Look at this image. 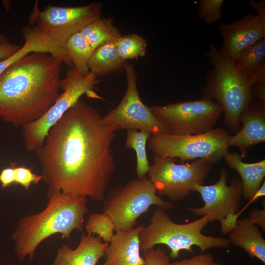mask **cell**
<instances>
[{"label":"cell","mask_w":265,"mask_h":265,"mask_svg":"<svg viewBox=\"0 0 265 265\" xmlns=\"http://www.w3.org/2000/svg\"><path fill=\"white\" fill-rule=\"evenodd\" d=\"M98 109L79 100L53 126L35 152L47 191L104 200L115 170V131Z\"/></svg>","instance_id":"6da1fadb"},{"label":"cell","mask_w":265,"mask_h":265,"mask_svg":"<svg viewBox=\"0 0 265 265\" xmlns=\"http://www.w3.org/2000/svg\"><path fill=\"white\" fill-rule=\"evenodd\" d=\"M62 63L33 52L8 67L0 75V119L19 128L44 115L60 95Z\"/></svg>","instance_id":"7a4b0ae2"},{"label":"cell","mask_w":265,"mask_h":265,"mask_svg":"<svg viewBox=\"0 0 265 265\" xmlns=\"http://www.w3.org/2000/svg\"><path fill=\"white\" fill-rule=\"evenodd\" d=\"M47 197L46 208L23 217L11 235L14 252L21 262L27 256L32 261L38 245L54 234H60L62 238L69 240L73 231H83L84 216L88 212L87 197L50 191Z\"/></svg>","instance_id":"3957f363"},{"label":"cell","mask_w":265,"mask_h":265,"mask_svg":"<svg viewBox=\"0 0 265 265\" xmlns=\"http://www.w3.org/2000/svg\"><path fill=\"white\" fill-rule=\"evenodd\" d=\"M212 66L208 69L202 97L215 100L221 107L223 123L230 131L239 129L242 111L254 100L250 76L241 72L235 62L221 53L216 45H211L205 53Z\"/></svg>","instance_id":"277c9868"},{"label":"cell","mask_w":265,"mask_h":265,"mask_svg":"<svg viewBox=\"0 0 265 265\" xmlns=\"http://www.w3.org/2000/svg\"><path fill=\"white\" fill-rule=\"evenodd\" d=\"M209 223L207 216L193 221L179 224L172 221L166 210L156 209L150 223L143 225L139 233L141 251L154 248L158 244H164L170 249L169 257L176 259L182 250L193 253V246H197L201 253L212 248H225L231 243L229 238L207 236L202 230Z\"/></svg>","instance_id":"5b68a950"},{"label":"cell","mask_w":265,"mask_h":265,"mask_svg":"<svg viewBox=\"0 0 265 265\" xmlns=\"http://www.w3.org/2000/svg\"><path fill=\"white\" fill-rule=\"evenodd\" d=\"M153 205L166 211L174 207L157 194L153 184L145 177L113 187L104 198L103 211L112 218L116 232H126L133 228L139 217Z\"/></svg>","instance_id":"8992f818"},{"label":"cell","mask_w":265,"mask_h":265,"mask_svg":"<svg viewBox=\"0 0 265 265\" xmlns=\"http://www.w3.org/2000/svg\"><path fill=\"white\" fill-rule=\"evenodd\" d=\"M231 135L222 128L193 135L167 133L152 135L148 140L150 149L158 156L178 158L180 162L205 159L216 164L229 152Z\"/></svg>","instance_id":"52a82bcc"},{"label":"cell","mask_w":265,"mask_h":265,"mask_svg":"<svg viewBox=\"0 0 265 265\" xmlns=\"http://www.w3.org/2000/svg\"><path fill=\"white\" fill-rule=\"evenodd\" d=\"M100 82L94 73L90 72L84 76L74 67L69 69L66 77L61 80V89L63 91L55 103L39 119L22 127L25 149L31 152L41 147L51 128L83 95L101 99L93 91Z\"/></svg>","instance_id":"ba28073f"},{"label":"cell","mask_w":265,"mask_h":265,"mask_svg":"<svg viewBox=\"0 0 265 265\" xmlns=\"http://www.w3.org/2000/svg\"><path fill=\"white\" fill-rule=\"evenodd\" d=\"M150 109L166 133L173 135L198 134L212 131L223 113L217 102L203 97L154 106Z\"/></svg>","instance_id":"9c48e42d"},{"label":"cell","mask_w":265,"mask_h":265,"mask_svg":"<svg viewBox=\"0 0 265 265\" xmlns=\"http://www.w3.org/2000/svg\"><path fill=\"white\" fill-rule=\"evenodd\" d=\"M154 163L147 174L158 195L174 201L188 197L195 185H203L212 163L199 159L189 163H176V159L154 155Z\"/></svg>","instance_id":"30bf717a"},{"label":"cell","mask_w":265,"mask_h":265,"mask_svg":"<svg viewBox=\"0 0 265 265\" xmlns=\"http://www.w3.org/2000/svg\"><path fill=\"white\" fill-rule=\"evenodd\" d=\"M102 3L73 7L48 5L41 10L36 2L29 20L52 41L65 49L67 40L86 25L101 17Z\"/></svg>","instance_id":"8fae6325"},{"label":"cell","mask_w":265,"mask_h":265,"mask_svg":"<svg viewBox=\"0 0 265 265\" xmlns=\"http://www.w3.org/2000/svg\"><path fill=\"white\" fill-rule=\"evenodd\" d=\"M124 70L127 80L125 94L118 105L103 116L104 124L115 131L133 129L146 131L152 135L166 133L164 127L151 111L150 107L141 100L134 66L126 62Z\"/></svg>","instance_id":"7c38bea8"},{"label":"cell","mask_w":265,"mask_h":265,"mask_svg":"<svg viewBox=\"0 0 265 265\" xmlns=\"http://www.w3.org/2000/svg\"><path fill=\"white\" fill-rule=\"evenodd\" d=\"M228 173L221 168L219 179L212 185H195L193 192L199 193L204 203L201 208L188 207L196 216H207L209 222L221 220L228 215L236 213L241 206L242 189L241 181L234 177L227 186Z\"/></svg>","instance_id":"4fadbf2b"},{"label":"cell","mask_w":265,"mask_h":265,"mask_svg":"<svg viewBox=\"0 0 265 265\" xmlns=\"http://www.w3.org/2000/svg\"><path fill=\"white\" fill-rule=\"evenodd\" d=\"M219 30L223 38L221 54L235 62L246 48L265 38V24L252 13L228 24H221Z\"/></svg>","instance_id":"5bb4252c"},{"label":"cell","mask_w":265,"mask_h":265,"mask_svg":"<svg viewBox=\"0 0 265 265\" xmlns=\"http://www.w3.org/2000/svg\"><path fill=\"white\" fill-rule=\"evenodd\" d=\"M239 121L242 127L228 141L229 146H236L242 159L249 149L265 141V104L257 100L251 101L242 111Z\"/></svg>","instance_id":"9a60e30c"},{"label":"cell","mask_w":265,"mask_h":265,"mask_svg":"<svg viewBox=\"0 0 265 265\" xmlns=\"http://www.w3.org/2000/svg\"><path fill=\"white\" fill-rule=\"evenodd\" d=\"M108 245L99 236L82 234L75 249L63 244L57 249L52 265H96Z\"/></svg>","instance_id":"2e32d148"},{"label":"cell","mask_w":265,"mask_h":265,"mask_svg":"<svg viewBox=\"0 0 265 265\" xmlns=\"http://www.w3.org/2000/svg\"><path fill=\"white\" fill-rule=\"evenodd\" d=\"M143 225L126 232H116L105 251L106 258L101 265H144L139 240V233Z\"/></svg>","instance_id":"e0dca14e"},{"label":"cell","mask_w":265,"mask_h":265,"mask_svg":"<svg viewBox=\"0 0 265 265\" xmlns=\"http://www.w3.org/2000/svg\"><path fill=\"white\" fill-rule=\"evenodd\" d=\"M23 34L24 45L15 53L0 61V75L12 64L33 52L48 53L66 65L70 64L66 50L52 41L35 26H26L23 29Z\"/></svg>","instance_id":"ac0fdd59"},{"label":"cell","mask_w":265,"mask_h":265,"mask_svg":"<svg viewBox=\"0 0 265 265\" xmlns=\"http://www.w3.org/2000/svg\"><path fill=\"white\" fill-rule=\"evenodd\" d=\"M263 231L248 217L238 219L236 227L228 234L231 243L242 248L251 259L265 263V240Z\"/></svg>","instance_id":"d6986e66"},{"label":"cell","mask_w":265,"mask_h":265,"mask_svg":"<svg viewBox=\"0 0 265 265\" xmlns=\"http://www.w3.org/2000/svg\"><path fill=\"white\" fill-rule=\"evenodd\" d=\"M227 164L239 174L242 197L250 200L259 189L265 176V159L254 163L242 161L240 154L229 152L224 158Z\"/></svg>","instance_id":"ffe728a7"},{"label":"cell","mask_w":265,"mask_h":265,"mask_svg":"<svg viewBox=\"0 0 265 265\" xmlns=\"http://www.w3.org/2000/svg\"><path fill=\"white\" fill-rule=\"evenodd\" d=\"M116 41L106 43L93 51L88 64L89 72L98 77L124 70L126 62L119 55Z\"/></svg>","instance_id":"44dd1931"},{"label":"cell","mask_w":265,"mask_h":265,"mask_svg":"<svg viewBox=\"0 0 265 265\" xmlns=\"http://www.w3.org/2000/svg\"><path fill=\"white\" fill-rule=\"evenodd\" d=\"M80 32L87 40L93 51L106 43L117 40L122 35L114 25L113 18L101 17L86 25Z\"/></svg>","instance_id":"7402d4cb"},{"label":"cell","mask_w":265,"mask_h":265,"mask_svg":"<svg viewBox=\"0 0 265 265\" xmlns=\"http://www.w3.org/2000/svg\"><path fill=\"white\" fill-rule=\"evenodd\" d=\"M65 49L73 67L82 75H88V64L93 50L82 34L78 32L69 37L66 42Z\"/></svg>","instance_id":"603a6c76"},{"label":"cell","mask_w":265,"mask_h":265,"mask_svg":"<svg viewBox=\"0 0 265 265\" xmlns=\"http://www.w3.org/2000/svg\"><path fill=\"white\" fill-rule=\"evenodd\" d=\"M151 133L144 130L130 129L127 132L126 147L133 149L136 154L137 178H142L148 174L150 165L146 153V144Z\"/></svg>","instance_id":"cb8c5ba5"},{"label":"cell","mask_w":265,"mask_h":265,"mask_svg":"<svg viewBox=\"0 0 265 265\" xmlns=\"http://www.w3.org/2000/svg\"><path fill=\"white\" fill-rule=\"evenodd\" d=\"M265 60V38L244 50L235 61L238 68L248 76Z\"/></svg>","instance_id":"d4e9b609"},{"label":"cell","mask_w":265,"mask_h":265,"mask_svg":"<svg viewBox=\"0 0 265 265\" xmlns=\"http://www.w3.org/2000/svg\"><path fill=\"white\" fill-rule=\"evenodd\" d=\"M116 47L120 57L126 62L144 56L147 42L141 35L132 33L120 36L116 41Z\"/></svg>","instance_id":"484cf974"},{"label":"cell","mask_w":265,"mask_h":265,"mask_svg":"<svg viewBox=\"0 0 265 265\" xmlns=\"http://www.w3.org/2000/svg\"><path fill=\"white\" fill-rule=\"evenodd\" d=\"M114 229L112 218L106 212L91 214L85 227L88 234L97 235L108 243L111 241L114 236Z\"/></svg>","instance_id":"4316f807"},{"label":"cell","mask_w":265,"mask_h":265,"mask_svg":"<svg viewBox=\"0 0 265 265\" xmlns=\"http://www.w3.org/2000/svg\"><path fill=\"white\" fill-rule=\"evenodd\" d=\"M224 0H201L198 2L197 15L200 19L209 24L220 20Z\"/></svg>","instance_id":"83f0119b"},{"label":"cell","mask_w":265,"mask_h":265,"mask_svg":"<svg viewBox=\"0 0 265 265\" xmlns=\"http://www.w3.org/2000/svg\"><path fill=\"white\" fill-rule=\"evenodd\" d=\"M265 195V181H263L259 189L254 196L248 201L247 204L236 213L228 215L225 218L220 220L221 233L223 235L229 234L236 227L238 218L241 213L253 202L259 198Z\"/></svg>","instance_id":"f1b7e54d"},{"label":"cell","mask_w":265,"mask_h":265,"mask_svg":"<svg viewBox=\"0 0 265 265\" xmlns=\"http://www.w3.org/2000/svg\"><path fill=\"white\" fill-rule=\"evenodd\" d=\"M15 182L16 185H20L28 190L31 185H37L43 179L42 175L33 173L31 169L24 166H16L14 164Z\"/></svg>","instance_id":"f546056e"},{"label":"cell","mask_w":265,"mask_h":265,"mask_svg":"<svg viewBox=\"0 0 265 265\" xmlns=\"http://www.w3.org/2000/svg\"><path fill=\"white\" fill-rule=\"evenodd\" d=\"M144 265H169L170 259L166 251L159 247L143 252Z\"/></svg>","instance_id":"4dcf8cb0"},{"label":"cell","mask_w":265,"mask_h":265,"mask_svg":"<svg viewBox=\"0 0 265 265\" xmlns=\"http://www.w3.org/2000/svg\"><path fill=\"white\" fill-rule=\"evenodd\" d=\"M169 265H220V264L214 261L213 256L211 253H201L189 258L170 262Z\"/></svg>","instance_id":"1f68e13d"},{"label":"cell","mask_w":265,"mask_h":265,"mask_svg":"<svg viewBox=\"0 0 265 265\" xmlns=\"http://www.w3.org/2000/svg\"><path fill=\"white\" fill-rule=\"evenodd\" d=\"M14 163H11V167L3 169L0 173V183L3 189H5L12 184H14Z\"/></svg>","instance_id":"d6a6232c"},{"label":"cell","mask_w":265,"mask_h":265,"mask_svg":"<svg viewBox=\"0 0 265 265\" xmlns=\"http://www.w3.org/2000/svg\"><path fill=\"white\" fill-rule=\"evenodd\" d=\"M250 220L254 224L260 226L262 231H265V208L261 210L259 209H253L249 212Z\"/></svg>","instance_id":"836d02e7"},{"label":"cell","mask_w":265,"mask_h":265,"mask_svg":"<svg viewBox=\"0 0 265 265\" xmlns=\"http://www.w3.org/2000/svg\"><path fill=\"white\" fill-rule=\"evenodd\" d=\"M21 46L9 42L0 43V61L5 59L17 52Z\"/></svg>","instance_id":"e575fe53"},{"label":"cell","mask_w":265,"mask_h":265,"mask_svg":"<svg viewBox=\"0 0 265 265\" xmlns=\"http://www.w3.org/2000/svg\"><path fill=\"white\" fill-rule=\"evenodd\" d=\"M253 99L265 104V83H255L251 87Z\"/></svg>","instance_id":"d590c367"},{"label":"cell","mask_w":265,"mask_h":265,"mask_svg":"<svg viewBox=\"0 0 265 265\" xmlns=\"http://www.w3.org/2000/svg\"><path fill=\"white\" fill-rule=\"evenodd\" d=\"M253 84L255 83H265V60H264L250 76Z\"/></svg>","instance_id":"8d00e7d4"},{"label":"cell","mask_w":265,"mask_h":265,"mask_svg":"<svg viewBox=\"0 0 265 265\" xmlns=\"http://www.w3.org/2000/svg\"><path fill=\"white\" fill-rule=\"evenodd\" d=\"M249 6L254 8L256 11V16H257L261 21L265 24V1L264 0L260 1L251 0L249 2Z\"/></svg>","instance_id":"74e56055"},{"label":"cell","mask_w":265,"mask_h":265,"mask_svg":"<svg viewBox=\"0 0 265 265\" xmlns=\"http://www.w3.org/2000/svg\"><path fill=\"white\" fill-rule=\"evenodd\" d=\"M9 42L8 38L3 34L0 33V43Z\"/></svg>","instance_id":"f35d334b"}]
</instances>
